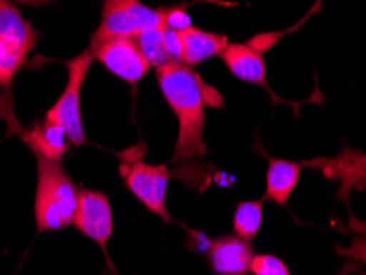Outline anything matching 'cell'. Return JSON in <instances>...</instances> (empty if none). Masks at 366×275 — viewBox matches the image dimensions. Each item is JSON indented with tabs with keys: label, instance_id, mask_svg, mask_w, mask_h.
<instances>
[{
	"label": "cell",
	"instance_id": "cell-1",
	"mask_svg": "<svg viewBox=\"0 0 366 275\" xmlns=\"http://www.w3.org/2000/svg\"><path fill=\"white\" fill-rule=\"evenodd\" d=\"M157 81L167 104L179 119V139L175 144L174 161L203 157L207 144L203 139L204 106H222V99L212 98L217 93L203 83L200 74L185 63L172 61L157 68Z\"/></svg>",
	"mask_w": 366,
	"mask_h": 275
},
{
	"label": "cell",
	"instance_id": "cell-2",
	"mask_svg": "<svg viewBox=\"0 0 366 275\" xmlns=\"http://www.w3.org/2000/svg\"><path fill=\"white\" fill-rule=\"evenodd\" d=\"M39 40L40 31L21 15L17 4L0 0V116L9 124V134L20 132L12 106V83Z\"/></svg>",
	"mask_w": 366,
	"mask_h": 275
},
{
	"label": "cell",
	"instance_id": "cell-3",
	"mask_svg": "<svg viewBox=\"0 0 366 275\" xmlns=\"http://www.w3.org/2000/svg\"><path fill=\"white\" fill-rule=\"evenodd\" d=\"M39 183L35 196V219L40 231H60L74 224L79 191L60 161L36 155Z\"/></svg>",
	"mask_w": 366,
	"mask_h": 275
},
{
	"label": "cell",
	"instance_id": "cell-4",
	"mask_svg": "<svg viewBox=\"0 0 366 275\" xmlns=\"http://www.w3.org/2000/svg\"><path fill=\"white\" fill-rule=\"evenodd\" d=\"M167 14L169 9H152L141 0H104L101 24L91 36L89 48L93 50L117 36L136 39L145 31L167 26Z\"/></svg>",
	"mask_w": 366,
	"mask_h": 275
},
{
	"label": "cell",
	"instance_id": "cell-5",
	"mask_svg": "<svg viewBox=\"0 0 366 275\" xmlns=\"http://www.w3.org/2000/svg\"><path fill=\"white\" fill-rule=\"evenodd\" d=\"M142 152L129 149L119 154V170L129 190L144 206L164 221H172L167 209V188L170 183V170L167 165H150L141 159Z\"/></svg>",
	"mask_w": 366,
	"mask_h": 275
},
{
	"label": "cell",
	"instance_id": "cell-6",
	"mask_svg": "<svg viewBox=\"0 0 366 275\" xmlns=\"http://www.w3.org/2000/svg\"><path fill=\"white\" fill-rule=\"evenodd\" d=\"M94 59L93 51L86 50L64 63L68 69V83L64 86L60 99L48 109L45 116L46 121L55 122L66 131L69 142L73 145L86 144L81 117V89Z\"/></svg>",
	"mask_w": 366,
	"mask_h": 275
},
{
	"label": "cell",
	"instance_id": "cell-7",
	"mask_svg": "<svg viewBox=\"0 0 366 275\" xmlns=\"http://www.w3.org/2000/svg\"><path fill=\"white\" fill-rule=\"evenodd\" d=\"M91 51L107 71L131 84H137L152 68L136 40L127 36L102 41Z\"/></svg>",
	"mask_w": 366,
	"mask_h": 275
},
{
	"label": "cell",
	"instance_id": "cell-8",
	"mask_svg": "<svg viewBox=\"0 0 366 275\" xmlns=\"http://www.w3.org/2000/svg\"><path fill=\"white\" fill-rule=\"evenodd\" d=\"M74 224L91 241L101 247L107 246L112 236V209L109 198L104 193L83 190L79 191L78 211Z\"/></svg>",
	"mask_w": 366,
	"mask_h": 275
},
{
	"label": "cell",
	"instance_id": "cell-9",
	"mask_svg": "<svg viewBox=\"0 0 366 275\" xmlns=\"http://www.w3.org/2000/svg\"><path fill=\"white\" fill-rule=\"evenodd\" d=\"M252 256L249 241L239 236H223L209 246L208 262L217 275H247Z\"/></svg>",
	"mask_w": 366,
	"mask_h": 275
},
{
	"label": "cell",
	"instance_id": "cell-10",
	"mask_svg": "<svg viewBox=\"0 0 366 275\" xmlns=\"http://www.w3.org/2000/svg\"><path fill=\"white\" fill-rule=\"evenodd\" d=\"M226 66L236 78L246 83L262 86L267 89V69L264 53L252 45L244 43H229L219 55Z\"/></svg>",
	"mask_w": 366,
	"mask_h": 275
},
{
	"label": "cell",
	"instance_id": "cell-11",
	"mask_svg": "<svg viewBox=\"0 0 366 275\" xmlns=\"http://www.w3.org/2000/svg\"><path fill=\"white\" fill-rule=\"evenodd\" d=\"M180 36L183 46L182 63L192 68L209 58L219 56L224 51V48L229 45L224 35L212 34V31L197 29L193 25L185 30H180Z\"/></svg>",
	"mask_w": 366,
	"mask_h": 275
},
{
	"label": "cell",
	"instance_id": "cell-12",
	"mask_svg": "<svg viewBox=\"0 0 366 275\" xmlns=\"http://www.w3.org/2000/svg\"><path fill=\"white\" fill-rule=\"evenodd\" d=\"M21 140L34 150L35 155L55 161H61L63 155L66 154L69 144H71L66 131L46 119L41 124H35L30 131L21 132Z\"/></svg>",
	"mask_w": 366,
	"mask_h": 275
},
{
	"label": "cell",
	"instance_id": "cell-13",
	"mask_svg": "<svg viewBox=\"0 0 366 275\" xmlns=\"http://www.w3.org/2000/svg\"><path fill=\"white\" fill-rule=\"evenodd\" d=\"M302 164L294 160L269 159L266 174V199L285 206L299 185Z\"/></svg>",
	"mask_w": 366,
	"mask_h": 275
},
{
	"label": "cell",
	"instance_id": "cell-14",
	"mask_svg": "<svg viewBox=\"0 0 366 275\" xmlns=\"http://www.w3.org/2000/svg\"><path fill=\"white\" fill-rule=\"evenodd\" d=\"M262 214H264V204L256 199L241 201L234 211L233 228L236 236L241 239L251 241L259 233L262 224Z\"/></svg>",
	"mask_w": 366,
	"mask_h": 275
},
{
	"label": "cell",
	"instance_id": "cell-15",
	"mask_svg": "<svg viewBox=\"0 0 366 275\" xmlns=\"http://www.w3.org/2000/svg\"><path fill=\"white\" fill-rule=\"evenodd\" d=\"M165 29L167 26H160V29L145 31V34L134 39L144 53V56L149 59L150 66L155 69L174 61L165 46Z\"/></svg>",
	"mask_w": 366,
	"mask_h": 275
},
{
	"label": "cell",
	"instance_id": "cell-16",
	"mask_svg": "<svg viewBox=\"0 0 366 275\" xmlns=\"http://www.w3.org/2000/svg\"><path fill=\"white\" fill-rule=\"evenodd\" d=\"M251 274L254 275H290L282 259L272 254H256L251 261Z\"/></svg>",
	"mask_w": 366,
	"mask_h": 275
},
{
	"label": "cell",
	"instance_id": "cell-17",
	"mask_svg": "<svg viewBox=\"0 0 366 275\" xmlns=\"http://www.w3.org/2000/svg\"><path fill=\"white\" fill-rule=\"evenodd\" d=\"M165 46H167V50H169L172 59H174V61L182 63L183 46H182L180 30H175V29H170V26H167L165 29Z\"/></svg>",
	"mask_w": 366,
	"mask_h": 275
},
{
	"label": "cell",
	"instance_id": "cell-18",
	"mask_svg": "<svg viewBox=\"0 0 366 275\" xmlns=\"http://www.w3.org/2000/svg\"><path fill=\"white\" fill-rule=\"evenodd\" d=\"M167 26L175 30H185L192 26V19L182 7H170L167 14Z\"/></svg>",
	"mask_w": 366,
	"mask_h": 275
},
{
	"label": "cell",
	"instance_id": "cell-19",
	"mask_svg": "<svg viewBox=\"0 0 366 275\" xmlns=\"http://www.w3.org/2000/svg\"><path fill=\"white\" fill-rule=\"evenodd\" d=\"M15 2L20 5H30V7H46V5L55 4L58 0H15Z\"/></svg>",
	"mask_w": 366,
	"mask_h": 275
},
{
	"label": "cell",
	"instance_id": "cell-20",
	"mask_svg": "<svg viewBox=\"0 0 366 275\" xmlns=\"http://www.w3.org/2000/svg\"><path fill=\"white\" fill-rule=\"evenodd\" d=\"M353 247H357V249H358V252H357L358 259H362V261L366 264V242H365V244H360V242H358V244L353 246Z\"/></svg>",
	"mask_w": 366,
	"mask_h": 275
}]
</instances>
